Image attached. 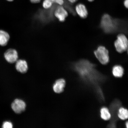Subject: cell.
<instances>
[{"label": "cell", "mask_w": 128, "mask_h": 128, "mask_svg": "<svg viewBox=\"0 0 128 128\" xmlns=\"http://www.w3.org/2000/svg\"><path fill=\"white\" fill-rule=\"evenodd\" d=\"M127 24L125 21L113 18L108 14L102 16L100 23V28L106 34L114 33L117 32H126Z\"/></svg>", "instance_id": "obj_1"}, {"label": "cell", "mask_w": 128, "mask_h": 128, "mask_svg": "<svg viewBox=\"0 0 128 128\" xmlns=\"http://www.w3.org/2000/svg\"><path fill=\"white\" fill-rule=\"evenodd\" d=\"M74 68L81 76L90 81L95 82L97 79V72L95 66L88 61L81 60L76 62L74 66Z\"/></svg>", "instance_id": "obj_2"}, {"label": "cell", "mask_w": 128, "mask_h": 128, "mask_svg": "<svg viewBox=\"0 0 128 128\" xmlns=\"http://www.w3.org/2000/svg\"><path fill=\"white\" fill-rule=\"evenodd\" d=\"M94 55L101 64H106L110 60L109 52L108 49L103 46H100L94 51Z\"/></svg>", "instance_id": "obj_3"}, {"label": "cell", "mask_w": 128, "mask_h": 128, "mask_svg": "<svg viewBox=\"0 0 128 128\" xmlns=\"http://www.w3.org/2000/svg\"><path fill=\"white\" fill-rule=\"evenodd\" d=\"M128 41L124 34L121 33L118 35L114 42V46L117 52L122 53L128 50Z\"/></svg>", "instance_id": "obj_4"}, {"label": "cell", "mask_w": 128, "mask_h": 128, "mask_svg": "<svg viewBox=\"0 0 128 128\" xmlns=\"http://www.w3.org/2000/svg\"><path fill=\"white\" fill-rule=\"evenodd\" d=\"M26 107L25 102L20 99H16L12 104V109L17 114H20L24 111Z\"/></svg>", "instance_id": "obj_5"}, {"label": "cell", "mask_w": 128, "mask_h": 128, "mask_svg": "<svg viewBox=\"0 0 128 128\" xmlns=\"http://www.w3.org/2000/svg\"><path fill=\"white\" fill-rule=\"evenodd\" d=\"M4 57L8 63H14L18 60V52L15 49H9L4 52Z\"/></svg>", "instance_id": "obj_6"}, {"label": "cell", "mask_w": 128, "mask_h": 128, "mask_svg": "<svg viewBox=\"0 0 128 128\" xmlns=\"http://www.w3.org/2000/svg\"><path fill=\"white\" fill-rule=\"evenodd\" d=\"M54 16L59 21H64L68 14L66 9L62 6H59L56 8L54 12Z\"/></svg>", "instance_id": "obj_7"}, {"label": "cell", "mask_w": 128, "mask_h": 128, "mask_svg": "<svg viewBox=\"0 0 128 128\" xmlns=\"http://www.w3.org/2000/svg\"><path fill=\"white\" fill-rule=\"evenodd\" d=\"M75 12L78 15L82 18H85L87 17L88 12L87 8L82 4H78L75 7Z\"/></svg>", "instance_id": "obj_8"}, {"label": "cell", "mask_w": 128, "mask_h": 128, "mask_svg": "<svg viewBox=\"0 0 128 128\" xmlns=\"http://www.w3.org/2000/svg\"><path fill=\"white\" fill-rule=\"evenodd\" d=\"M15 67L18 71L23 74L26 73L28 69L26 61L23 60H18L16 62Z\"/></svg>", "instance_id": "obj_9"}, {"label": "cell", "mask_w": 128, "mask_h": 128, "mask_svg": "<svg viewBox=\"0 0 128 128\" xmlns=\"http://www.w3.org/2000/svg\"><path fill=\"white\" fill-rule=\"evenodd\" d=\"M66 85L65 80L63 79H59L56 80L53 86L54 92L60 94L63 92Z\"/></svg>", "instance_id": "obj_10"}, {"label": "cell", "mask_w": 128, "mask_h": 128, "mask_svg": "<svg viewBox=\"0 0 128 128\" xmlns=\"http://www.w3.org/2000/svg\"><path fill=\"white\" fill-rule=\"evenodd\" d=\"M10 39V36L7 32L0 30V46H5L7 44Z\"/></svg>", "instance_id": "obj_11"}, {"label": "cell", "mask_w": 128, "mask_h": 128, "mask_svg": "<svg viewBox=\"0 0 128 128\" xmlns=\"http://www.w3.org/2000/svg\"><path fill=\"white\" fill-rule=\"evenodd\" d=\"M112 73L114 76L116 77H121L124 74V68L120 66H115L113 68Z\"/></svg>", "instance_id": "obj_12"}, {"label": "cell", "mask_w": 128, "mask_h": 128, "mask_svg": "<svg viewBox=\"0 0 128 128\" xmlns=\"http://www.w3.org/2000/svg\"><path fill=\"white\" fill-rule=\"evenodd\" d=\"M100 113L101 117L105 120H108L111 118V113L106 108H102L100 110Z\"/></svg>", "instance_id": "obj_13"}, {"label": "cell", "mask_w": 128, "mask_h": 128, "mask_svg": "<svg viewBox=\"0 0 128 128\" xmlns=\"http://www.w3.org/2000/svg\"><path fill=\"white\" fill-rule=\"evenodd\" d=\"M118 116L121 120H124L127 119L128 116L127 110L124 108H120L118 110Z\"/></svg>", "instance_id": "obj_14"}, {"label": "cell", "mask_w": 128, "mask_h": 128, "mask_svg": "<svg viewBox=\"0 0 128 128\" xmlns=\"http://www.w3.org/2000/svg\"><path fill=\"white\" fill-rule=\"evenodd\" d=\"M54 3L55 0H44L42 4L43 7L45 9H49L52 7Z\"/></svg>", "instance_id": "obj_15"}, {"label": "cell", "mask_w": 128, "mask_h": 128, "mask_svg": "<svg viewBox=\"0 0 128 128\" xmlns=\"http://www.w3.org/2000/svg\"><path fill=\"white\" fill-rule=\"evenodd\" d=\"M13 125L12 123L10 122L6 121L3 123L2 128H12Z\"/></svg>", "instance_id": "obj_16"}, {"label": "cell", "mask_w": 128, "mask_h": 128, "mask_svg": "<svg viewBox=\"0 0 128 128\" xmlns=\"http://www.w3.org/2000/svg\"><path fill=\"white\" fill-rule=\"evenodd\" d=\"M55 3L59 5V6H62L64 4V0H55Z\"/></svg>", "instance_id": "obj_17"}, {"label": "cell", "mask_w": 128, "mask_h": 128, "mask_svg": "<svg viewBox=\"0 0 128 128\" xmlns=\"http://www.w3.org/2000/svg\"><path fill=\"white\" fill-rule=\"evenodd\" d=\"M124 4L125 7L128 8V0H124Z\"/></svg>", "instance_id": "obj_18"}, {"label": "cell", "mask_w": 128, "mask_h": 128, "mask_svg": "<svg viewBox=\"0 0 128 128\" xmlns=\"http://www.w3.org/2000/svg\"><path fill=\"white\" fill-rule=\"evenodd\" d=\"M30 1L32 3L36 4V3L39 2L41 0H30Z\"/></svg>", "instance_id": "obj_19"}, {"label": "cell", "mask_w": 128, "mask_h": 128, "mask_svg": "<svg viewBox=\"0 0 128 128\" xmlns=\"http://www.w3.org/2000/svg\"><path fill=\"white\" fill-rule=\"evenodd\" d=\"M78 0H68V2L71 3V4H74V3L76 2Z\"/></svg>", "instance_id": "obj_20"}, {"label": "cell", "mask_w": 128, "mask_h": 128, "mask_svg": "<svg viewBox=\"0 0 128 128\" xmlns=\"http://www.w3.org/2000/svg\"><path fill=\"white\" fill-rule=\"evenodd\" d=\"M126 127H127V128H128V122L126 123Z\"/></svg>", "instance_id": "obj_21"}, {"label": "cell", "mask_w": 128, "mask_h": 128, "mask_svg": "<svg viewBox=\"0 0 128 128\" xmlns=\"http://www.w3.org/2000/svg\"><path fill=\"white\" fill-rule=\"evenodd\" d=\"M88 1L90 2H92L94 0H87Z\"/></svg>", "instance_id": "obj_22"}, {"label": "cell", "mask_w": 128, "mask_h": 128, "mask_svg": "<svg viewBox=\"0 0 128 128\" xmlns=\"http://www.w3.org/2000/svg\"><path fill=\"white\" fill-rule=\"evenodd\" d=\"M7 0L9 2H12L14 0Z\"/></svg>", "instance_id": "obj_23"}]
</instances>
